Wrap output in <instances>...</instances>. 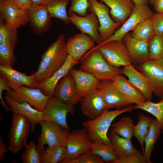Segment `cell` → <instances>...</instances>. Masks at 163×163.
<instances>
[{"label": "cell", "mask_w": 163, "mask_h": 163, "mask_svg": "<svg viewBox=\"0 0 163 163\" xmlns=\"http://www.w3.org/2000/svg\"><path fill=\"white\" fill-rule=\"evenodd\" d=\"M65 35L61 34L41 56L37 71L34 73L36 85L45 81L64 65L68 55Z\"/></svg>", "instance_id": "1"}, {"label": "cell", "mask_w": 163, "mask_h": 163, "mask_svg": "<svg viewBox=\"0 0 163 163\" xmlns=\"http://www.w3.org/2000/svg\"><path fill=\"white\" fill-rule=\"evenodd\" d=\"M133 109V106L130 105L122 109L105 110L99 117L94 119H89L81 124L93 142L111 145L107 133L112 121L120 114L130 112Z\"/></svg>", "instance_id": "2"}, {"label": "cell", "mask_w": 163, "mask_h": 163, "mask_svg": "<svg viewBox=\"0 0 163 163\" xmlns=\"http://www.w3.org/2000/svg\"><path fill=\"white\" fill-rule=\"evenodd\" d=\"M79 69L90 73L100 81L112 80L122 69L109 64L97 49L92 48L81 59Z\"/></svg>", "instance_id": "3"}, {"label": "cell", "mask_w": 163, "mask_h": 163, "mask_svg": "<svg viewBox=\"0 0 163 163\" xmlns=\"http://www.w3.org/2000/svg\"><path fill=\"white\" fill-rule=\"evenodd\" d=\"M39 124L41 132L38 137V149H44L45 144L50 148L66 147L70 130L50 120H42Z\"/></svg>", "instance_id": "4"}, {"label": "cell", "mask_w": 163, "mask_h": 163, "mask_svg": "<svg viewBox=\"0 0 163 163\" xmlns=\"http://www.w3.org/2000/svg\"><path fill=\"white\" fill-rule=\"evenodd\" d=\"M31 124L24 115L13 113L11 123L8 134V148L13 153L19 152L27 145V138L31 131Z\"/></svg>", "instance_id": "5"}, {"label": "cell", "mask_w": 163, "mask_h": 163, "mask_svg": "<svg viewBox=\"0 0 163 163\" xmlns=\"http://www.w3.org/2000/svg\"><path fill=\"white\" fill-rule=\"evenodd\" d=\"M93 48L97 49L106 62L112 66L119 68L131 64L130 57L123 41H112Z\"/></svg>", "instance_id": "6"}, {"label": "cell", "mask_w": 163, "mask_h": 163, "mask_svg": "<svg viewBox=\"0 0 163 163\" xmlns=\"http://www.w3.org/2000/svg\"><path fill=\"white\" fill-rule=\"evenodd\" d=\"M88 1L90 4L89 9L95 14L99 21L98 31L101 43L110 37L121 25L111 18L109 8L104 3L98 0Z\"/></svg>", "instance_id": "7"}, {"label": "cell", "mask_w": 163, "mask_h": 163, "mask_svg": "<svg viewBox=\"0 0 163 163\" xmlns=\"http://www.w3.org/2000/svg\"><path fill=\"white\" fill-rule=\"evenodd\" d=\"M139 70L146 78L153 93L163 98V58L149 60L139 65Z\"/></svg>", "instance_id": "8"}, {"label": "cell", "mask_w": 163, "mask_h": 163, "mask_svg": "<svg viewBox=\"0 0 163 163\" xmlns=\"http://www.w3.org/2000/svg\"><path fill=\"white\" fill-rule=\"evenodd\" d=\"M153 13L147 4L135 5L132 14L126 21L110 37L100 45L113 40L122 41L126 34L133 30L138 24L150 18Z\"/></svg>", "instance_id": "9"}, {"label": "cell", "mask_w": 163, "mask_h": 163, "mask_svg": "<svg viewBox=\"0 0 163 163\" xmlns=\"http://www.w3.org/2000/svg\"><path fill=\"white\" fill-rule=\"evenodd\" d=\"M16 102H26L36 109L43 111L49 98L51 96L44 94L39 89L23 86L5 92Z\"/></svg>", "instance_id": "10"}, {"label": "cell", "mask_w": 163, "mask_h": 163, "mask_svg": "<svg viewBox=\"0 0 163 163\" xmlns=\"http://www.w3.org/2000/svg\"><path fill=\"white\" fill-rule=\"evenodd\" d=\"M75 110L74 105L63 103L53 96L48 99L43 112L47 120L70 130L67 122V116L68 113L74 115Z\"/></svg>", "instance_id": "11"}, {"label": "cell", "mask_w": 163, "mask_h": 163, "mask_svg": "<svg viewBox=\"0 0 163 163\" xmlns=\"http://www.w3.org/2000/svg\"><path fill=\"white\" fill-rule=\"evenodd\" d=\"M97 89L103 97L106 110L114 108L122 109L132 104L115 86L112 80L100 81Z\"/></svg>", "instance_id": "12"}, {"label": "cell", "mask_w": 163, "mask_h": 163, "mask_svg": "<svg viewBox=\"0 0 163 163\" xmlns=\"http://www.w3.org/2000/svg\"><path fill=\"white\" fill-rule=\"evenodd\" d=\"M94 143L84 129L73 130L70 132L67 142L66 160L75 159L91 150Z\"/></svg>", "instance_id": "13"}, {"label": "cell", "mask_w": 163, "mask_h": 163, "mask_svg": "<svg viewBox=\"0 0 163 163\" xmlns=\"http://www.w3.org/2000/svg\"><path fill=\"white\" fill-rule=\"evenodd\" d=\"M0 17L16 29L29 22L28 10L19 7L10 0H0Z\"/></svg>", "instance_id": "14"}, {"label": "cell", "mask_w": 163, "mask_h": 163, "mask_svg": "<svg viewBox=\"0 0 163 163\" xmlns=\"http://www.w3.org/2000/svg\"><path fill=\"white\" fill-rule=\"evenodd\" d=\"M70 23L74 25L81 32L86 34L92 37L97 45L101 43L98 29L100 24L98 18L92 11L84 16L75 13L69 15Z\"/></svg>", "instance_id": "15"}, {"label": "cell", "mask_w": 163, "mask_h": 163, "mask_svg": "<svg viewBox=\"0 0 163 163\" xmlns=\"http://www.w3.org/2000/svg\"><path fill=\"white\" fill-rule=\"evenodd\" d=\"M79 102L82 113L90 119L99 117L105 110L104 99L97 89L81 97Z\"/></svg>", "instance_id": "16"}, {"label": "cell", "mask_w": 163, "mask_h": 163, "mask_svg": "<svg viewBox=\"0 0 163 163\" xmlns=\"http://www.w3.org/2000/svg\"><path fill=\"white\" fill-rule=\"evenodd\" d=\"M28 11L29 25L35 34L42 35L50 30L52 18L45 6L32 5Z\"/></svg>", "instance_id": "17"}, {"label": "cell", "mask_w": 163, "mask_h": 163, "mask_svg": "<svg viewBox=\"0 0 163 163\" xmlns=\"http://www.w3.org/2000/svg\"><path fill=\"white\" fill-rule=\"evenodd\" d=\"M95 43L88 34L82 32L77 34L66 41L68 55L79 62L84 55L94 46Z\"/></svg>", "instance_id": "18"}, {"label": "cell", "mask_w": 163, "mask_h": 163, "mask_svg": "<svg viewBox=\"0 0 163 163\" xmlns=\"http://www.w3.org/2000/svg\"><path fill=\"white\" fill-rule=\"evenodd\" d=\"M53 96L61 102L74 106L79 102L75 84L69 72L59 81L55 89Z\"/></svg>", "instance_id": "19"}, {"label": "cell", "mask_w": 163, "mask_h": 163, "mask_svg": "<svg viewBox=\"0 0 163 163\" xmlns=\"http://www.w3.org/2000/svg\"><path fill=\"white\" fill-rule=\"evenodd\" d=\"M122 41L125 46L133 65H139L149 60V42L136 39L127 33Z\"/></svg>", "instance_id": "20"}, {"label": "cell", "mask_w": 163, "mask_h": 163, "mask_svg": "<svg viewBox=\"0 0 163 163\" xmlns=\"http://www.w3.org/2000/svg\"><path fill=\"white\" fill-rule=\"evenodd\" d=\"M0 76L9 83L12 89H15L23 86L36 88V84L32 72L30 75L18 71L8 65H0Z\"/></svg>", "instance_id": "21"}, {"label": "cell", "mask_w": 163, "mask_h": 163, "mask_svg": "<svg viewBox=\"0 0 163 163\" xmlns=\"http://www.w3.org/2000/svg\"><path fill=\"white\" fill-rule=\"evenodd\" d=\"M4 98L7 104L11 108L13 113L23 114L28 119L31 124V131L34 130L37 123H39L42 120H47L43 111H39L33 108L27 103L18 102L10 97L6 93Z\"/></svg>", "instance_id": "22"}, {"label": "cell", "mask_w": 163, "mask_h": 163, "mask_svg": "<svg viewBox=\"0 0 163 163\" xmlns=\"http://www.w3.org/2000/svg\"><path fill=\"white\" fill-rule=\"evenodd\" d=\"M69 73L74 79L76 91L80 97L97 89L100 81L92 74L73 68Z\"/></svg>", "instance_id": "23"}, {"label": "cell", "mask_w": 163, "mask_h": 163, "mask_svg": "<svg viewBox=\"0 0 163 163\" xmlns=\"http://www.w3.org/2000/svg\"><path fill=\"white\" fill-rule=\"evenodd\" d=\"M78 63V62L74 60L68 55L63 66L50 77L43 82L36 85V88L40 89L45 95L53 96L55 89L60 80Z\"/></svg>", "instance_id": "24"}, {"label": "cell", "mask_w": 163, "mask_h": 163, "mask_svg": "<svg viewBox=\"0 0 163 163\" xmlns=\"http://www.w3.org/2000/svg\"><path fill=\"white\" fill-rule=\"evenodd\" d=\"M128 78V81L144 96L147 101H152L153 92L145 76L131 64L122 69V73Z\"/></svg>", "instance_id": "25"}, {"label": "cell", "mask_w": 163, "mask_h": 163, "mask_svg": "<svg viewBox=\"0 0 163 163\" xmlns=\"http://www.w3.org/2000/svg\"><path fill=\"white\" fill-rule=\"evenodd\" d=\"M110 10V14L115 22L122 25L132 14L135 5L132 0H98Z\"/></svg>", "instance_id": "26"}, {"label": "cell", "mask_w": 163, "mask_h": 163, "mask_svg": "<svg viewBox=\"0 0 163 163\" xmlns=\"http://www.w3.org/2000/svg\"><path fill=\"white\" fill-rule=\"evenodd\" d=\"M112 80L115 86L132 104H140L147 101L142 94L129 82L122 74L117 75Z\"/></svg>", "instance_id": "27"}, {"label": "cell", "mask_w": 163, "mask_h": 163, "mask_svg": "<svg viewBox=\"0 0 163 163\" xmlns=\"http://www.w3.org/2000/svg\"><path fill=\"white\" fill-rule=\"evenodd\" d=\"M108 136L114 151L119 158L130 155L138 151L132 144L130 140L120 137L111 131Z\"/></svg>", "instance_id": "28"}, {"label": "cell", "mask_w": 163, "mask_h": 163, "mask_svg": "<svg viewBox=\"0 0 163 163\" xmlns=\"http://www.w3.org/2000/svg\"><path fill=\"white\" fill-rule=\"evenodd\" d=\"M69 0H49L45 7L51 18L58 19L66 24L70 23L66 11Z\"/></svg>", "instance_id": "29"}, {"label": "cell", "mask_w": 163, "mask_h": 163, "mask_svg": "<svg viewBox=\"0 0 163 163\" xmlns=\"http://www.w3.org/2000/svg\"><path fill=\"white\" fill-rule=\"evenodd\" d=\"M161 133V129L158 121L156 118L153 119L144 139V155L150 158L154 145Z\"/></svg>", "instance_id": "30"}, {"label": "cell", "mask_w": 163, "mask_h": 163, "mask_svg": "<svg viewBox=\"0 0 163 163\" xmlns=\"http://www.w3.org/2000/svg\"><path fill=\"white\" fill-rule=\"evenodd\" d=\"M18 29L0 19V44H6L14 50L18 41Z\"/></svg>", "instance_id": "31"}, {"label": "cell", "mask_w": 163, "mask_h": 163, "mask_svg": "<svg viewBox=\"0 0 163 163\" xmlns=\"http://www.w3.org/2000/svg\"><path fill=\"white\" fill-rule=\"evenodd\" d=\"M137 123L134 126V136L139 141L141 147L143 154L144 152V139L147 134L153 119L149 117L139 113Z\"/></svg>", "instance_id": "32"}, {"label": "cell", "mask_w": 163, "mask_h": 163, "mask_svg": "<svg viewBox=\"0 0 163 163\" xmlns=\"http://www.w3.org/2000/svg\"><path fill=\"white\" fill-rule=\"evenodd\" d=\"M111 131L122 137L131 140L134 136V124L129 116L122 117L118 122L112 123Z\"/></svg>", "instance_id": "33"}, {"label": "cell", "mask_w": 163, "mask_h": 163, "mask_svg": "<svg viewBox=\"0 0 163 163\" xmlns=\"http://www.w3.org/2000/svg\"><path fill=\"white\" fill-rule=\"evenodd\" d=\"M155 35L150 18L137 25L131 34L132 37L136 39L148 42Z\"/></svg>", "instance_id": "34"}, {"label": "cell", "mask_w": 163, "mask_h": 163, "mask_svg": "<svg viewBox=\"0 0 163 163\" xmlns=\"http://www.w3.org/2000/svg\"><path fill=\"white\" fill-rule=\"evenodd\" d=\"M133 109H140L145 111L155 117L158 121L163 133V98L157 102L147 101L140 104L133 106Z\"/></svg>", "instance_id": "35"}, {"label": "cell", "mask_w": 163, "mask_h": 163, "mask_svg": "<svg viewBox=\"0 0 163 163\" xmlns=\"http://www.w3.org/2000/svg\"><path fill=\"white\" fill-rule=\"evenodd\" d=\"M91 150L93 154L100 157L106 162L113 163L119 158L110 145L94 142Z\"/></svg>", "instance_id": "36"}, {"label": "cell", "mask_w": 163, "mask_h": 163, "mask_svg": "<svg viewBox=\"0 0 163 163\" xmlns=\"http://www.w3.org/2000/svg\"><path fill=\"white\" fill-rule=\"evenodd\" d=\"M149 60L163 58V34L154 36L149 42Z\"/></svg>", "instance_id": "37"}, {"label": "cell", "mask_w": 163, "mask_h": 163, "mask_svg": "<svg viewBox=\"0 0 163 163\" xmlns=\"http://www.w3.org/2000/svg\"><path fill=\"white\" fill-rule=\"evenodd\" d=\"M66 147L48 148L45 149L41 163H61L66 155Z\"/></svg>", "instance_id": "38"}, {"label": "cell", "mask_w": 163, "mask_h": 163, "mask_svg": "<svg viewBox=\"0 0 163 163\" xmlns=\"http://www.w3.org/2000/svg\"><path fill=\"white\" fill-rule=\"evenodd\" d=\"M24 147L25 151L21 158L23 163H41L39 153L34 142L31 141Z\"/></svg>", "instance_id": "39"}, {"label": "cell", "mask_w": 163, "mask_h": 163, "mask_svg": "<svg viewBox=\"0 0 163 163\" xmlns=\"http://www.w3.org/2000/svg\"><path fill=\"white\" fill-rule=\"evenodd\" d=\"M14 51L8 45L0 44V65H8L12 67L17 58Z\"/></svg>", "instance_id": "40"}, {"label": "cell", "mask_w": 163, "mask_h": 163, "mask_svg": "<svg viewBox=\"0 0 163 163\" xmlns=\"http://www.w3.org/2000/svg\"><path fill=\"white\" fill-rule=\"evenodd\" d=\"M62 163H103L101 158L93 154L91 150L84 152L76 158L70 160L64 159Z\"/></svg>", "instance_id": "41"}, {"label": "cell", "mask_w": 163, "mask_h": 163, "mask_svg": "<svg viewBox=\"0 0 163 163\" xmlns=\"http://www.w3.org/2000/svg\"><path fill=\"white\" fill-rule=\"evenodd\" d=\"M69 0L71 5L68 10V15L75 13L78 15L84 16L87 14L90 7L88 0Z\"/></svg>", "instance_id": "42"}, {"label": "cell", "mask_w": 163, "mask_h": 163, "mask_svg": "<svg viewBox=\"0 0 163 163\" xmlns=\"http://www.w3.org/2000/svg\"><path fill=\"white\" fill-rule=\"evenodd\" d=\"M150 158L143 154L139 150L126 157L119 158L113 163H152Z\"/></svg>", "instance_id": "43"}, {"label": "cell", "mask_w": 163, "mask_h": 163, "mask_svg": "<svg viewBox=\"0 0 163 163\" xmlns=\"http://www.w3.org/2000/svg\"><path fill=\"white\" fill-rule=\"evenodd\" d=\"M150 18L155 35L163 34V13L153 12Z\"/></svg>", "instance_id": "44"}, {"label": "cell", "mask_w": 163, "mask_h": 163, "mask_svg": "<svg viewBox=\"0 0 163 163\" xmlns=\"http://www.w3.org/2000/svg\"><path fill=\"white\" fill-rule=\"evenodd\" d=\"M12 89L8 81L3 77L0 76V103L3 108L7 112L11 111V110L9 106L4 101L2 97V92L5 90L8 91Z\"/></svg>", "instance_id": "45"}, {"label": "cell", "mask_w": 163, "mask_h": 163, "mask_svg": "<svg viewBox=\"0 0 163 163\" xmlns=\"http://www.w3.org/2000/svg\"><path fill=\"white\" fill-rule=\"evenodd\" d=\"M19 7L28 10L32 6L31 0H10Z\"/></svg>", "instance_id": "46"}, {"label": "cell", "mask_w": 163, "mask_h": 163, "mask_svg": "<svg viewBox=\"0 0 163 163\" xmlns=\"http://www.w3.org/2000/svg\"><path fill=\"white\" fill-rule=\"evenodd\" d=\"M9 150L7 145L5 144L2 139L0 136V160L3 158L5 153Z\"/></svg>", "instance_id": "47"}, {"label": "cell", "mask_w": 163, "mask_h": 163, "mask_svg": "<svg viewBox=\"0 0 163 163\" xmlns=\"http://www.w3.org/2000/svg\"><path fill=\"white\" fill-rule=\"evenodd\" d=\"M153 8L156 12L163 13V0H156Z\"/></svg>", "instance_id": "48"}, {"label": "cell", "mask_w": 163, "mask_h": 163, "mask_svg": "<svg viewBox=\"0 0 163 163\" xmlns=\"http://www.w3.org/2000/svg\"><path fill=\"white\" fill-rule=\"evenodd\" d=\"M49 0H31L32 5L45 6Z\"/></svg>", "instance_id": "49"}, {"label": "cell", "mask_w": 163, "mask_h": 163, "mask_svg": "<svg viewBox=\"0 0 163 163\" xmlns=\"http://www.w3.org/2000/svg\"><path fill=\"white\" fill-rule=\"evenodd\" d=\"M135 4V5L141 4H147L148 3V0H132Z\"/></svg>", "instance_id": "50"}, {"label": "cell", "mask_w": 163, "mask_h": 163, "mask_svg": "<svg viewBox=\"0 0 163 163\" xmlns=\"http://www.w3.org/2000/svg\"><path fill=\"white\" fill-rule=\"evenodd\" d=\"M148 3L153 7L156 0H148Z\"/></svg>", "instance_id": "51"}]
</instances>
